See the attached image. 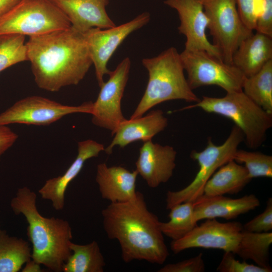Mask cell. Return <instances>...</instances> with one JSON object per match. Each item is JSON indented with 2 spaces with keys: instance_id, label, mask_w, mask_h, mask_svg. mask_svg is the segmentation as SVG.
I'll return each mask as SVG.
<instances>
[{
  "instance_id": "obj_32",
  "label": "cell",
  "mask_w": 272,
  "mask_h": 272,
  "mask_svg": "<svg viewBox=\"0 0 272 272\" xmlns=\"http://www.w3.org/2000/svg\"><path fill=\"white\" fill-rule=\"evenodd\" d=\"M243 229L251 232H267L272 230V198L269 197L264 211L243 225Z\"/></svg>"
},
{
  "instance_id": "obj_27",
  "label": "cell",
  "mask_w": 272,
  "mask_h": 272,
  "mask_svg": "<svg viewBox=\"0 0 272 272\" xmlns=\"http://www.w3.org/2000/svg\"><path fill=\"white\" fill-rule=\"evenodd\" d=\"M169 210V220L166 222H161L160 228L164 236L172 241L184 237L197 225L194 215V202L177 204Z\"/></svg>"
},
{
  "instance_id": "obj_35",
  "label": "cell",
  "mask_w": 272,
  "mask_h": 272,
  "mask_svg": "<svg viewBox=\"0 0 272 272\" xmlns=\"http://www.w3.org/2000/svg\"><path fill=\"white\" fill-rule=\"evenodd\" d=\"M18 138L7 125H0V160L1 157L10 148Z\"/></svg>"
},
{
  "instance_id": "obj_13",
  "label": "cell",
  "mask_w": 272,
  "mask_h": 272,
  "mask_svg": "<svg viewBox=\"0 0 272 272\" xmlns=\"http://www.w3.org/2000/svg\"><path fill=\"white\" fill-rule=\"evenodd\" d=\"M242 230L239 222L222 223L216 219H206L184 237L172 241L170 248L174 254L192 248L218 249L234 253Z\"/></svg>"
},
{
  "instance_id": "obj_12",
  "label": "cell",
  "mask_w": 272,
  "mask_h": 272,
  "mask_svg": "<svg viewBox=\"0 0 272 272\" xmlns=\"http://www.w3.org/2000/svg\"><path fill=\"white\" fill-rule=\"evenodd\" d=\"M130 64V59L126 57L110 72L109 79L100 87L98 97L93 103L92 123L110 130L112 136L119 124L126 119L122 112L121 104Z\"/></svg>"
},
{
  "instance_id": "obj_28",
  "label": "cell",
  "mask_w": 272,
  "mask_h": 272,
  "mask_svg": "<svg viewBox=\"0 0 272 272\" xmlns=\"http://www.w3.org/2000/svg\"><path fill=\"white\" fill-rule=\"evenodd\" d=\"M25 38L19 34L0 35V73L16 63L28 61Z\"/></svg>"
},
{
  "instance_id": "obj_7",
  "label": "cell",
  "mask_w": 272,
  "mask_h": 272,
  "mask_svg": "<svg viewBox=\"0 0 272 272\" xmlns=\"http://www.w3.org/2000/svg\"><path fill=\"white\" fill-rule=\"evenodd\" d=\"M71 26L67 17L51 0H20L0 17V35L30 37Z\"/></svg>"
},
{
  "instance_id": "obj_10",
  "label": "cell",
  "mask_w": 272,
  "mask_h": 272,
  "mask_svg": "<svg viewBox=\"0 0 272 272\" xmlns=\"http://www.w3.org/2000/svg\"><path fill=\"white\" fill-rule=\"evenodd\" d=\"M93 102H86L80 105L62 104L39 96H31L19 100L0 114V125L24 124L47 125L73 113L92 114Z\"/></svg>"
},
{
  "instance_id": "obj_33",
  "label": "cell",
  "mask_w": 272,
  "mask_h": 272,
  "mask_svg": "<svg viewBox=\"0 0 272 272\" xmlns=\"http://www.w3.org/2000/svg\"><path fill=\"white\" fill-rule=\"evenodd\" d=\"M205 264L203 254L199 253L196 256L175 263H168L160 268L158 272H203Z\"/></svg>"
},
{
  "instance_id": "obj_15",
  "label": "cell",
  "mask_w": 272,
  "mask_h": 272,
  "mask_svg": "<svg viewBox=\"0 0 272 272\" xmlns=\"http://www.w3.org/2000/svg\"><path fill=\"white\" fill-rule=\"evenodd\" d=\"M176 155L171 146H162L152 140L145 142L139 149L135 170L149 187H157L172 177Z\"/></svg>"
},
{
  "instance_id": "obj_4",
  "label": "cell",
  "mask_w": 272,
  "mask_h": 272,
  "mask_svg": "<svg viewBox=\"0 0 272 272\" xmlns=\"http://www.w3.org/2000/svg\"><path fill=\"white\" fill-rule=\"evenodd\" d=\"M149 78L144 94L130 119L140 117L165 101L182 100L198 102L200 98L189 87L184 74L180 53L173 47L157 56L142 60Z\"/></svg>"
},
{
  "instance_id": "obj_26",
  "label": "cell",
  "mask_w": 272,
  "mask_h": 272,
  "mask_svg": "<svg viewBox=\"0 0 272 272\" xmlns=\"http://www.w3.org/2000/svg\"><path fill=\"white\" fill-rule=\"evenodd\" d=\"M242 91L257 105L272 114V59L257 73L245 78Z\"/></svg>"
},
{
  "instance_id": "obj_22",
  "label": "cell",
  "mask_w": 272,
  "mask_h": 272,
  "mask_svg": "<svg viewBox=\"0 0 272 272\" xmlns=\"http://www.w3.org/2000/svg\"><path fill=\"white\" fill-rule=\"evenodd\" d=\"M245 167L231 160L220 167L207 182L202 196L235 194L251 181Z\"/></svg>"
},
{
  "instance_id": "obj_25",
  "label": "cell",
  "mask_w": 272,
  "mask_h": 272,
  "mask_svg": "<svg viewBox=\"0 0 272 272\" xmlns=\"http://www.w3.org/2000/svg\"><path fill=\"white\" fill-rule=\"evenodd\" d=\"M29 244L0 230V272H17L32 259Z\"/></svg>"
},
{
  "instance_id": "obj_20",
  "label": "cell",
  "mask_w": 272,
  "mask_h": 272,
  "mask_svg": "<svg viewBox=\"0 0 272 272\" xmlns=\"http://www.w3.org/2000/svg\"><path fill=\"white\" fill-rule=\"evenodd\" d=\"M259 205V199L253 194L237 198L224 195L201 196L194 202V218L197 222L217 218L232 220L254 210Z\"/></svg>"
},
{
  "instance_id": "obj_34",
  "label": "cell",
  "mask_w": 272,
  "mask_h": 272,
  "mask_svg": "<svg viewBox=\"0 0 272 272\" xmlns=\"http://www.w3.org/2000/svg\"><path fill=\"white\" fill-rule=\"evenodd\" d=\"M255 30L272 38V0H263Z\"/></svg>"
},
{
  "instance_id": "obj_30",
  "label": "cell",
  "mask_w": 272,
  "mask_h": 272,
  "mask_svg": "<svg viewBox=\"0 0 272 272\" xmlns=\"http://www.w3.org/2000/svg\"><path fill=\"white\" fill-rule=\"evenodd\" d=\"M232 252L224 251L221 261L217 268L219 272H271L257 265L249 264L245 260L236 259Z\"/></svg>"
},
{
  "instance_id": "obj_23",
  "label": "cell",
  "mask_w": 272,
  "mask_h": 272,
  "mask_svg": "<svg viewBox=\"0 0 272 272\" xmlns=\"http://www.w3.org/2000/svg\"><path fill=\"white\" fill-rule=\"evenodd\" d=\"M271 243V232H251L243 229L234 254L243 260H252L257 265L272 271L269 252Z\"/></svg>"
},
{
  "instance_id": "obj_18",
  "label": "cell",
  "mask_w": 272,
  "mask_h": 272,
  "mask_svg": "<svg viewBox=\"0 0 272 272\" xmlns=\"http://www.w3.org/2000/svg\"><path fill=\"white\" fill-rule=\"evenodd\" d=\"M168 122V118L160 109L153 110L145 116L126 119L118 126L111 143L104 151L106 154H111L115 146L124 148L136 141L152 140L166 128Z\"/></svg>"
},
{
  "instance_id": "obj_1",
  "label": "cell",
  "mask_w": 272,
  "mask_h": 272,
  "mask_svg": "<svg viewBox=\"0 0 272 272\" xmlns=\"http://www.w3.org/2000/svg\"><path fill=\"white\" fill-rule=\"evenodd\" d=\"M26 46L35 82L48 91L78 85L93 64L84 33L72 26L30 37Z\"/></svg>"
},
{
  "instance_id": "obj_5",
  "label": "cell",
  "mask_w": 272,
  "mask_h": 272,
  "mask_svg": "<svg viewBox=\"0 0 272 272\" xmlns=\"http://www.w3.org/2000/svg\"><path fill=\"white\" fill-rule=\"evenodd\" d=\"M195 108L230 119L242 131L244 142L251 149H256L263 144L272 126V114L257 105L242 91L226 93L221 98L203 96L198 102L180 110Z\"/></svg>"
},
{
  "instance_id": "obj_17",
  "label": "cell",
  "mask_w": 272,
  "mask_h": 272,
  "mask_svg": "<svg viewBox=\"0 0 272 272\" xmlns=\"http://www.w3.org/2000/svg\"><path fill=\"white\" fill-rule=\"evenodd\" d=\"M67 17L71 26L84 33L93 28L115 26L106 7L109 0H51Z\"/></svg>"
},
{
  "instance_id": "obj_31",
  "label": "cell",
  "mask_w": 272,
  "mask_h": 272,
  "mask_svg": "<svg viewBox=\"0 0 272 272\" xmlns=\"http://www.w3.org/2000/svg\"><path fill=\"white\" fill-rule=\"evenodd\" d=\"M263 0H236L240 17L250 30H255Z\"/></svg>"
},
{
  "instance_id": "obj_2",
  "label": "cell",
  "mask_w": 272,
  "mask_h": 272,
  "mask_svg": "<svg viewBox=\"0 0 272 272\" xmlns=\"http://www.w3.org/2000/svg\"><path fill=\"white\" fill-rule=\"evenodd\" d=\"M104 230L116 240L122 260H145L163 264L169 252L158 217L148 208L143 194L122 202H110L101 212Z\"/></svg>"
},
{
  "instance_id": "obj_36",
  "label": "cell",
  "mask_w": 272,
  "mask_h": 272,
  "mask_svg": "<svg viewBox=\"0 0 272 272\" xmlns=\"http://www.w3.org/2000/svg\"><path fill=\"white\" fill-rule=\"evenodd\" d=\"M20 0H0V17L14 7Z\"/></svg>"
},
{
  "instance_id": "obj_8",
  "label": "cell",
  "mask_w": 272,
  "mask_h": 272,
  "mask_svg": "<svg viewBox=\"0 0 272 272\" xmlns=\"http://www.w3.org/2000/svg\"><path fill=\"white\" fill-rule=\"evenodd\" d=\"M190 88L216 85L226 93L242 91L246 77L233 64L204 50H184L180 53Z\"/></svg>"
},
{
  "instance_id": "obj_29",
  "label": "cell",
  "mask_w": 272,
  "mask_h": 272,
  "mask_svg": "<svg viewBox=\"0 0 272 272\" xmlns=\"http://www.w3.org/2000/svg\"><path fill=\"white\" fill-rule=\"evenodd\" d=\"M244 164L251 179L257 177H272V156L258 151L238 149L233 159Z\"/></svg>"
},
{
  "instance_id": "obj_16",
  "label": "cell",
  "mask_w": 272,
  "mask_h": 272,
  "mask_svg": "<svg viewBox=\"0 0 272 272\" xmlns=\"http://www.w3.org/2000/svg\"><path fill=\"white\" fill-rule=\"evenodd\" d=\"M104 150L103 145L94 140L79 142L78 154L75 160L62 175L46 181L38 191L41 197L51 200L55 210H62L64 206L65 192L70 183L79 174L87 160L98 157Z\"/></svg>"
},
{
  "instance_id": "obj_19",
  "label": "cell",
  "mask_w": 272,
  "mask_h": 272,
  "mask_svg": "<svg viewBox=\"0 0 272 272\" xmlns=\"http://www.w3.org/2000/svg\"><path fill=\"white\" fill-rule=\"evenodd\" d=\"M138 175L136 170L130 171L122 166H108L102 163L97 166L96 182L103 199L122 202L135 197Z\"/></svg>"
},
{
  "instance_id": "obj_6",
  "label": "cell",
  "mask_w": 272,
  "mask_h": 272,
  "mask_svg": "<svg viewBox=\"0 0 272 272\" xmlns=\"http://www.w3.org/2000/svg\"><path fill=\"white\" fill-rule=\"evenodd\" d=\"M244 139L242 131L234 125L228 137L222 145H215L209 138L207 145L203 150L192 151L190 157L198 163V171L187 186L177 191L169 190L167 192L166 209L169 210L174 205L184 202H194L201 197L207 182L220 167L233 160Z\"/></svg>"
},
{
  "instance_id": "obj_3",
  "label": "cell",
  "mask_w": 272,
  "mask_h": 272,
  "mask_svg": "<svg viewBox=\"0 0 272 272\" xmlns=\"http://www.w3.org/2000/svg\"><path fill=\"white\" fill-rule=\"evenodd\" d=\"M36 197L28 187L20 188L11 207L15 214H22L28 223L27 234L32 245V259L52 271H62L72 254L71 226L63 219L42 216L37 209Z\"/></svg>"
},
{
  "instance_id": "obj_14",
  "label": "cell",
  "mask_w": 272,
  "mask_h": 272,
  "mask_svg": "<svg viewBox=\"0 0 272 272\" xmlns=\"http://www.w3.org/2000/svg\"><path fill=\"white\" fill-rule=\"evenodd\" d=\"M164 3L178 14V30L186 37L184 50H204L223 60L220 50L208 39L209 20L198 0H165Z\"/></svg>"
},
{
  "instance_id": "obj_24",
  "label": "cell",
  "mask_w": 272,
  "mask_h": 272,
  "mask_svg": "<svg viewBox=\"0 0 272 272\" xmlns=\"http://www.w3.org/2000/svg\"><path fill=\"white\" fill-rule=\"evenodd\" d=\"M72 254L64 263V272H103L106 265L104 257L98 243L87 244L71 242Z\"/></svg>"
},
{
  "instance_id": "obj_37",
  "label": "cell",
  "mask_w": 272,
  "mask_h": 272,
  "mask_svg": "<svg viewBox=\"0 0 272 272\" xmlns=\"http://www.w3.org/2000/svg\"><path fill=\"white\" fill-rule=\"evenodd\" d=\"M22 272H40L42 271L40 264L32 259L26 263L25 266L22 270Z\"/></svg>"
},
{
  "instance_id": "obj_21",
  "label": "cell",
  "mask_w": 272,
  "mask_h": 272,
  "mask_svg": "<svg viewBox=\"0 0 272 272\" xmlns=\"http://www.w3.org/2000/svg\"><path fill=\"white\" fill-rule=\"evenodd\" d=\"M271 59L272 38L256 32L241 42L233 55L232 63L249 77Z\"/></svg>"
},
{
  "instance_id": "obj_9",
  "label": "cell",
  "mask_w": 272,
  "mask_h": 272,
  "mask_svg": "<svg viewBox=\"0 0 272 272\" xmlns=\"http://www.w3.org/2000/svg\"><path fill=\"white\" fill-rule=\"evenodd\" d=\"M209 20L208 29L224 61L232 64L233 55L241 42L252 34L242 22L236 0H198Z\"/></svg>"
},
{
  "instance_id": "obj_11",
  "label": "cell",
  "mask_w": 272,
  "mask_h": 272,
  "mask_svg": "<svg viewBox=\"0 0 272 272\" xmlns=\"http://www.w3.org/2000/svg\"><path fill=\"white\" fill-rule=\"evenodd\" d=\"M150 19V14L144 12L119 26L107 29L93 28L84 32L100 87L104 83V76L111 72L107 63L114 51L130 34L146 25Z\"/></svg>"
}]
</instances>
